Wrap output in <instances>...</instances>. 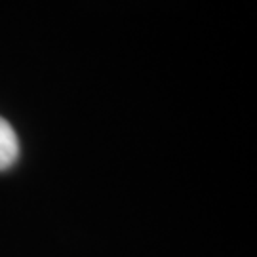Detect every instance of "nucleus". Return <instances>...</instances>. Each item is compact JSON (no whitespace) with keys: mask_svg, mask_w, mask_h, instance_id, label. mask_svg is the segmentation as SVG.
<instances>
[{"mask_svg":"<svg viewBox=\"0 0 257 257\" xmlns=\"http://www.w3.org/2000/svg\"><path fill=\"white\" fill-rule=\"evenodd\" d=\"M19 156V141L16 130L12 128L6 118L0 116V172L8 170L10 166L18 160Z\"/></svg>","mask_w":257,"mask_h":257,"instance_id":"1","label":"nucleus"}]
</instances>
